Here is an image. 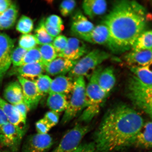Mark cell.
I'll list each match as a JSON object with an SVG mask.
<instances>
[{"label":"cell","mask_w":152,"mask_h":152,"mask_svg":"<svg viewBox=\"0 0 152 152\" xmlns=\"http://www.w3.org/2000/svg\"><path fill=\"white\" fill-rule=\"evenodd\" d=\"M0 106L3 110L8 122L17 127L25 125L26 120L22 117L15 106L8 102L0 96ZM26 127V126H25Z\"/></svg>","instance_id":"d6986e66"},{"label":"cell","mask_w":152,"mask_h":152,"mask_svg":"<svg viewBox=\"0 0 152 152\" xmlns=\"http://www.w3.org/2000/svg\"><path fill=\"white\" fill-rule=\"evenodd\" d=\"M6 101L13 105L24 102L21 86L18 81L9 83L4 91Z\"/></svg>","instance_id":"44dd1931"},{"label":"cell","mask_w":152,"mask_h":152,"mask_svg":"<svg viewBox=\"0 0 152 152\" xmlns=\"http://www.w3.org/2000/svg\"><path fill=\"white\" fill-rule=\"evenodd\" d=\"M132 50H152V31H145L139 36L132 47Z\"/></svg>","instance_id":"4316f807"},{"label":"cell","mask_w":152,"mask_h":152,"mask_svg":"<svg viewBox=\"0 0 152 152\" xmlns=\"http://www.w3.org/2000/svg\"></svg>","instance_id":"ee69618b"},{"label":"cell","mask_w":152,"mask_h":152,"mask_svg":"<svg viewBox=\"0 0 152 152\" xmlns=\"http://www.w3.org/2000/svg\"><path fill=\"white\" fill-rule=\"evenodd\" d=\"M80 39L94 44L105 45L113 53V42L109 30L103 24L95 26L92 31L83 36Z\"/></svg>","instance_id":"7c38bea8"},{"label":"cell","mask_w":152,"mask_h":152,"mask_svg":"<svg viewBox=\"0 0 152 152\" xmlns=\"http://www.w3.org/2000/svg\"><path fill=\"white\" fill-rule=\"evenodd\" d=\"M132 75L142 83L152 86V72L150 66L129 67Z\"/></svg>","instance_id":"83f0119b"},{"label":"cell","mask_w":152,"mask_h":152,"mask_svg":"<svg viewBox=\"0 0 152 152\" xmlns=\"http://www.w3.org/2000/svg\"><path fill=\"white\" fill-rule=\"evenodd\" d=\"M35 128L37 133L40 134H47L52 129L50 125L43 118L36 122Z\"/></svg>","instance_id":"74e56055"},{"label":"cell","mask_w":152,"mask_h":152,"mask_svg":"<svg viewBox=\"0 0 152 152\" xmlns=\"http://www.w3.org/2000/svg\"><path fill=\"white\" fill-rule=\"evenodd\" d=\"M144 123L140 114L128 104H114L94 133L93 142L96 152H113L134 146Z\"/></svg>","instance_id":"6da1fadb"},{"label":"cell","mask_w":152,"mask_h":152,"mask_svg":"<svg viewBox=\"0 0 152 152\" xmlns=\"http://www.w3.org/2000/svg\"><path fill=\"white\" fill-rule=\"evenodd\" d=\"M12 3L10 0H0V15L6 10Z\"/></svg>","instance_id":"b9f144b4"},{"label":"cell","mask_w":152,"mask_h":152,"mask_svg":"<svg viewBox=\"0 0 152 152\" xmlns=\"http://www.w3.org/2000/svg\"><path fill=\"white\" fill-rule=\"evenodd\" d=\"M38 48L45 67L58 57L56 50L51 44L40 45Z\"/></svg>","instance_id":"f546056e"},{"label":"cell","mask_w":152,"mask_h":152,"mask_svg":"<svg viewBox=\"0 0 152 152\" xmlns=\"http://www.w3.org/2000/svg\"><path fill=\"white\" fill-rule=\"evenodd\" d=\"M147 10L134 1H116L102 24L109 30L114 54H120L132 48L138 37L145 31L148 21Z\"/></svg>","instance_id":"7a4b0ae2"},{"label":"cell","mask_w":152,"mask_h":152,"mask_svg":"<svg viewBox=\"0 0 152 152\" xmlns=\"http://www.w3.org/2000/svg\"><path fill=\"white\" fill-rule=\"evenodd\" d=\"M38 43L34 35L30 34H23L18 41L19 47L27 50L37 47Z\"/></svg>","instance_id":"836d02e7"},{"label":"cell","mask_w":152,"mask_h":152,"mask_svg":"<svg viewBox=\"0 0 152 152\" xmlns=\"http://www.w3.org/2000/svg\"><path fill=\"white\" fill-rule=\"evenodd\" d=\"M52 137L48 134H36L26 137L22 148V152H45L53 145Z\"/></svg>","instance_id":"30bf717a"},{"label":"cell","mask_w":152,"mask_h":152,"mask_svg":"<svg viewBox=\"0 0 152 152\" xmlns=\"http://www.w3.org/2000/svg\"><path fill=\"white\" fill-rule=\"evenodd\" d=\"M78 60H72L63 57H57L45 66V71L49 75H65L71 71Z\"/></svg>","instance_id":"5bb4252c"},{"label":"cell","mask_w":152,"mask_h":152,"mask_svg":"<svg viewBox=\"0 0 152 152\" xmlns=\"http://www.w3.org/2000/svg\"><path fill=\"white\" fill-rule=\"evenodd\" d=\"M69 100L67 96L58 94H49L47 105L51 110L58 113L65 111L67 108Z\"/></svg>","instance_id":"d4e9b609"},{"label":"cell","mask_w":152,"mask_h":152,"mask_svg":"<svg viewBox=\"0 0 152 152\" xmlns=\"http://www.w3.org/2000/svg\"><path fill=\"white\" fill-rule=\"evenodd\" d=\"M18 10L16 3L12 4L6 10L0 15V30L9 29L16 22Z\"/></svg>","instance_id":"cb8c5ba5"},{"label":"cell","mask_w":152,"mask_h":152,"mask_svg":"<svg viewBox=\"0 0 152 152\" xmlns=\"http://www.w3.org/2000/svg\"><path fill=\"white\" fill-rule=\"evenodd\" d=\"M152 122L144 123L143 126L136 137L134 146L146 149L152 147Z\"/></svg>","instance_id":"603a6c76"},{"label":"cell","mask_w":152,"mask_h":152,"mask_svg":"<svg viewBox=\"0 0 152 152\" xmlns=\"http://www.w3.org/2000/svg\"><path fill=\"white\" fill-rule=\"evenodd\" d=\"M72 152H96L94 142L81 144Z\"/></svg>","instance_id":"ab89813d"},{"label":"cell","mask_w":152,"mask_h":152,"mask_svg":"<svg viewBox=\"0 0 152 152\" xmlns=\"http://www.w3.org/2000/svg\"><path fill=\"white\" fill-rule=\"evenodd\" d=\"M67 38L64 35H59L55 38L52 45L58 56L63 52L67 45Z\"/></svg>","instance_id":"8d00e7d4"},{"label":"cell","mask_w":152,"mask_h":152,"mask_svg":"<svg viewBox=\"0 0 152 152\" xmlns=\"http://www.w3.org/2000/svg\"><path fill=\"white\" fill-rule=\"evenodd\" d=\"M45 26L48 33L54 38L59 35L64 28L62 19L55 15L48 17L45 20Z\"/></svg>","instance_id":"484cf974"},{"label":"cell","mask_w":152,"mask_h":152,"mask_svg":"<svg viewBox=\"0 0 152 152\" xmlns=\"http://www.w3.org/2000/svg\"><path fill=\"white\" fill-rule=\"evenodd\" d=\"M52 79L47 75H41L34 80L42 97L49 94Z\"/></svg>","instance_id":"4dcf8cb0"},{"label":"cell","mask_w":152,"mask_h":152,"mask_svg":"<svg viewBox=\"0 0 152 152\" xmlns=\"http://www.w3.org/2000/svg\"><path fill=\"white\" fill-rule=\"evenodd\" d=\"M18 81L21 86L24 102L28 110L35 109L42 98L34 81L18 77Z\"/></svg>","instance_id":"8fae6325"},{"label":"cell","mask_w":152,"mask_h":152,"mask_svg":"<svg viewBox=\"0 0 152 152\" xmlns=\"http://www.w3.org/2000/svg\"><path fill=\"white\" fill-rule=\"evenodd\" d=\"M125 94L135 107L151 118L152 86L144 84L132 75L127 81Z\"/></svg>","instance_id":"277c9868"},{"label":"cell","mask_w":152,"mask_h":152,"mask_svg":"<svg viewBox=\"0 0 152 152\" xmlns=\"http://www.w3.org/2000/svg\"><path fill=\"white\" fill-rule=\"evenodd\" d=\"M99 85L107 95L114 88L116 83V77L113 66H109L102 69L98 79Z\"/></svg>","instance_id":"7402d4cb"},{"label":"cell","mask_w":152,"mask_h":152,"mask_svg":"<svg viewBox=\"0 0 152 152\" xmlns=\"http://www.w3.org/2000/svg\"><path fill=\"white\" fill-rule=\"evenodd\" d=\"M44 19L40 21L35 30L34 37L37 41L38 45L52 44L54 38L48 33L45 26Z\"/></svg>","instance_id":"f1b7e54d"},{"label":"cell","mask_w":152,"mask_h":152,"mask_svg":"<svg viewBox=\"0 0 152 152\" xmlns=\"http://www.w3.org/2000/svg\"><path fill=\"white\" fill-rule=\"evenodd\" d=\"M103 68L99 66L92 72L86 86V104L78 121L88 123L99 113L102 104L107 95L100 88L98 83L99 76Z\"/></svg>","instance_id":"3957f363"},{"label":"cell","mask_w":152,"mask_h":152,"mask_svg":"<svg viewBox=\"0 0 152 152\" xmlns=\"http://www.w3.org/2000/svg\"><path fill=\"white\" fill-rule=\"evenodd\" d=\"M107 7L104 0H86L82 4L85 14L91 19L105 14Z\"/></svg>","instance_id":"ffe728a7"},{"label":"cell","mask_w":152,"mask_h":152,"mask_svg":"<svg viewBox=\"0 0 152 152\" xmlns=\"http://www.w3.org/2000/svg\"><path fill=\"white\" fill-rule=\"evenodd\" d=\"M90 52V47L77 38L68 39L67 45L64 50L58 57H63L72 60H77Z\"/></svg>","instance_id":"4fadbf2b"},{"label":"cell","mask_w":152,"mask_h":152,"mask_svg":"<svg viewBox=\"0 0 152 152\" xmlns=\"http://www.w3.org/2000/svg\"><path fill=\"white\" fill-rule=\"evenodd\" d=\"M74 88L62 119L61 124L65 125L84 110L86 104V86L84 77H80L74 81Z\"/></svg>","instance_id":"5b68a950"},{"label":"cell","mask_w":152,"mask_h":152,"mask_svg":"<svg viewBox=\"0 0 152 152\" xmlns=\"http://www.w3.org/2000/svg\"><path fill=\"white\" fill-rule=\"evenodd\" d=\"M33 20L29 17L25 15L20 17L16 26L17 31L23 34L30 33L33 31Z\"/></svg>","instance_id":"1f68e13d"},{"label":"cell","mask_w":152,"mask_h":152,"mask_svg":"<svg viewBox=\"0 0 152 152\" xmlns=\"http://www.w3.org/2000/svg\"><path fill=\"white\" fill-rule=\"evenodd\" d=\"M43 118L49 124L52 128L56 126L58 123L60 118L59 113L50 111L45 113Z\"/></svg>","instance_id":"f35d334b"},{"label":"cell","mask_w":152,"mask_h":152,"mask_svg":"<svg viewBox=\"0 0 152 152\" xmlns=\"http://www.w3.org/2000/svg\"><path fill=\"white\" fill-rule=\"evenodd\" d=\"M15 107L16 108L17 110H18L19 113L21 115L22 117L26 120V117L28 109L26 104L24 102H21L15 105Z\"/></svg>","instance_id":"60d3db41"},{"label":"cell","mask_w":152,"mask_h":152,"mask_svg":"<svg viewBox=\"0 0 152 152\" xmlns=\"http://www.w3.org/2000/svg\"><path fill=\"white\" fill-rule=\"evenodd\" d=\"M15 40L6 34L0 33V85L11 65V56Z\"/></svg>","instance_id":"9c48e42d"},{"label":"cell","mask_w":152,"mask_h":152,"mask_svg":"<svg viewBox=\"0 0 152 152\" xmlns=\"http://www.w3.org/2000/svg\"><path fill=\"white\" fill-rule=\"evenodd\" d=\"M8 122L6 116L0 106V128L3 125Z\"/></svg>","instance_id":"7bdbcfd3"},{"label":"cell","mask_w":152,"mask_h":152,"mask_svg":"<svg viewBox=\"0 0 152 152\" xmlns=\"http://www.w3.org/2000/svg\"><path fill=\"white\" fill-rule=\"evenodd\" d=\"M123 59L129 67L151 66L152 63V50H132L124 55Z\"/></svg>","instance_id":"2e32d148"},{"label":"cell","mask_w":152,"mask_h":152,"mask_svg":"<svg viewBox=\"0 0 152 152\" xmlns=\"http://www.w3.org/2000/svg\"><path fill=\"white\" fill-rule=\"evenodd\" d=\"M74 86V81L71 78L65 75L57 76L52 80L49 94H58L67 96L71 94Z\"/></svg>","instance_id":"ac0fdd59"},{"label":"cell","mask_w":152,"mask_h":152,"mask_svg":"<svg viewBox=\"0 0 152 152\" xmlns=\"http://www.w3.org/2000/svg\"><path fill=\"white\" fill-rule=\"evenodd\" d=\"M110 55L107 52L99 49L90 51L88 54L78 60L77 63L68 73V77L73 81L80 77L87 76L94 71L102 62L109 58Z\"/></svg>","instance_id":"8992f818"},{"label":"cell","mask_w":152,"mask_h":152,"mask_svg":"<svg viewBox=\"0 0 152 152\" xmlns=\"http://www.w3.org/2000/svg\"><path fill=\"white\" fill-rule=\"evenodd\" d=\"M88 125L77 124L66 132L57 147L52 152H72L79 147L82 140L90 132Z\"/></svg>","instance_id":"52a82bcc"},{"label":"cell","mask_w":152,"mask_h":152,"mask_svg":"<svg viewBox=\"0 0 152 152\" xmlns=\"http://www.w3.org/2000/svg\"><path fill=\"white\" fill-rule=\"evenodd\" d=\"M26 127H17L9 122L0 128V142L3 145L16 151L26 133Z\"/></svg>","instance_id":"ba28073f"},{"label":"cell","mask_w":152,"mask_h":152,"mask_svg":"<svg viewBox=\"0 0 152 152\" xmlns=\"http://www.w3.org/2000/svg\"><path fill=\"white\" fill-rule=\"evenodd\" d=\"M12 73L18 77L34 81L45 71V66L40 63H33L14 67Z\"/></svg>","instance_id":"e0dca14e"},{"label":"cell","mask_w":152,"mask_h":152,"mask_svg":"<svg viewBox=\"0 0 152 152\" xmlns=\"http://www.w3.org/2000/svg\"><path fill=\"white\" fill-rule=\"evenodd\" d=\"M77 3L74 0H66L62 2L60 5L61 14L64 17H66L71 14L75 10Z\"/></svg>","instance_id":"d590c367"},{"label":"cell","mask_w":152,"mask_h":152,"mask_svg":"<svg viewBox=\"0 0 152 152\" xmlns=\"http://www.w3.org/2000/svg\"><path fill=\"white\" fill-rule=\"evenodd\" d=\"M27 51L19 46L13 49L11 54V60L14 67L20 66L25 55Z\"/></svg>","instance_id":"e575fe53"},{"label":"cell","mask_w":152,"mask_h":152,"mask_svg":"<svg viewBox=\"0 0 152 152\" xmlns=\"http://www.w3.org/2000/svg\"><path fill=\"white\" fill-rule=\"evenodd\" d=\"M33 63H40L43 64L40 53L38 47H36L27 51L20 66Z\"/></svg>","instance_id":"d6a6232c"},{"label":"cell","mask_w":152,"mask_h":152,"mask_svg":"<svg viewBox=\"0 0 152 152\" xmlns=\"http://www.w3.org/2000/svg\"><path fill=\"white\" fill-rule=\"evenodd\" d=\"M90 22L81 11L76 12L72 17L71 28L72 35L78 39L92 31L94 28Z\"/></svg>","instance_id":"9a60e30c"}]
</instances>
